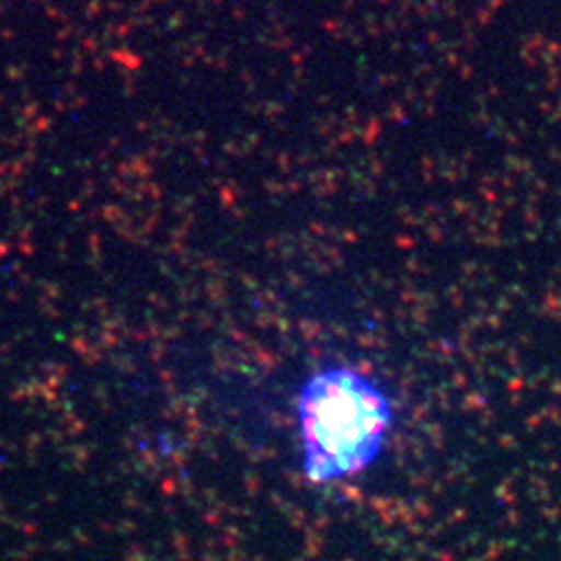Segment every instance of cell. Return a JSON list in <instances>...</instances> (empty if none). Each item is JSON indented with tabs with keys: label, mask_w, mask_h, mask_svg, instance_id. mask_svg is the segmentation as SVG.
<instances>
[{
	"label": "cell",
	"mask_w": 561,
	"mask_h": 561,
	"mask_svg": "<svg viewBox=\"0 0 561 561\" xmlns=\"http://www.w3.org/2000/svg\"><path fill=\"white\" fill-rule=\"evenodd\" d=\"M391 424V405L358 373L319 377L305 400L311 468L321 480L356 472L370 463Z\"/></svg>",
	"instance_id": "1"
}]
</instances>
